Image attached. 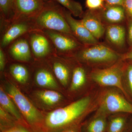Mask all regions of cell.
I'll return each mask as SVG.
<instances>
[{"mask_svg":"<svg viewBox=\"0 0 132 132\" xmlns=\"http://www.w3.org/2000/svg\"><path fill=\"white\" fill-rule=\"evenodd\" d=\"M91 101V98L87 96L45 114L41 132H58L80 125L89 109Z\"/></svg>","mask_w":132,"mask_h":132,"instance_id":"cell-1","label":"cell"},{"mask_svg":"<svg viewBox=\"0 0 132 132\" xmlns=\"http://www.w3.org/2000/svg\"><path fill=\"white\" fill-rule=\"evenodd\" d=\"M6 92L14 102L31 130L34 132H41L45 114L38 110L13 83H7Z\"/></svg>","mask_w":132,"mask_h":132,"instance_id":"cell-2","label":"cell"},{"mask_svg":"<svg viewBox=\"0 0 132 132\" xmlns=\"http://www.w3.org/2000/svg\"><path fill=\"white\" fill-rule=\"evenodd\" d=\"M132 114V105L118 92L109 91L102 96L96 115L106 116L111 113Z\"/></svg>","mask_w":132,"mask_h":132,"instance_id":"cell-3","label":"cell"},{"mask_svg":"<svg viewBox=\"0 0 132 132\" xmlns=\"http://www.w3.org/2000/svg\"><path fill=\"white\" fill-rule=\"evenodd\" d=\"M36 20L38 25L42 27L65 34H72L71 28L65 17L53 9H43L39 13Z\"/></svg>","mask_w":132,"mask_h":132,"instance_id":"cell-4","label":"cell"},{"mask_svg":"<svg viewBox=\"0 0 132 132\" xmlns=\"http://www.w3.org/2000/svg\"><path fill=\"white\" fill-rule=\"evenodd\" d=\"M79 59L91 63H108L117 60L119 55L112 50L104 45H97L81 51Z\"/></svg>","mask_w":132,"mask_h":132,"instance_id":"cell-5","label":"cell"},{"mask_svg":"<svg viewBox=\"0 0 132 132\" xmlns=\"http://www.w3.org/2000/svg\"><path fill=\"white\" fill-rule=\"evenodd\" d=\"M122 71L117 67L95 70L91 74V78L99 85L104 86L118 88L126 95V92L122 83Z\"/></svg>","mask_w":132,"mask_h":132,"instance_id":"cell-6","label":"cell"},{"mask_svg":"<svg viewBox=\"0 0 132 132\" xmlns=\"http://www.w3.org/2000/svg\"><path fill=\"white\" fill-rule=\"evenodd\" d=\"M33 98L38 107L45 110H55L60 107L64 101V97L57 90L43 89L36 90Z\"/></svg>","mask_w":132,"mask_h":132,"instance_id":"cell-7","label":"cell"},{"mask_svg":"<svg viewBox=\"0 0 132 132\" xmlns=\"http://www.w3.org/2000/svg\"><path fill=\"white\" fill-rule=\"evenodd\" d=\"M71 14V13H65V18L70 27L72 32L85 43L94 44L97 43L98 40L92 35L81 21L74 19Z\"/></svg>","mask_w":132,"mask_h":132,"instance_id":"cell-8","label":"cell"},{"mask_svg":"<svg viewBox=\"0 0 132 132\" xmlns=\"http://www.w3.org/2000/svg\"><path fill=\"white\" fill-rule=\"evenodd\" d=\"M44 8L43 0L14 1V12L24 15L39 14Z\"/></svg>","mask_w":132,"mask_h":132,"instance_id":"cell-9","label":"cell"},{"mask_svg":"<svg viewBox=\"0 0 132 132\" xmlns=\"http://www.w3.org/2000/svg\"><path fill=\"white\" fill-rule=\"evenodd\" d=\"M0 106L21 123L29 126L26 123L14 102L2 87L0 88Z\"/></svg>","mask_w":132,"mask_h":132,"instance_id":"cell-10","label":"cell"},{"mask_svg":"<svg viewBox=\"0 0 132 132\" xmlns=\"http://www.w3.org/2000/svg\"><path fill=\"white\" fill-rule=\"evenodd\" d=\"M36 83L39 86L46 89L58 90L59 85L54 77L49 71L45 69L38 70L35 76Z\"/></svg>","mask_w":132,"mask_h":132,"instance_id":"cell-11","label":"cell"},{"mask_svg":"<svg viewBox=\"0 0 132 132\" xmlns=\"http://www.w3.org/2000/svg\"><path fill=\"white\" fill-rule=\"evenodd\" d=\"M81 21L97 40L104 35L105 32L104 26L94 15L90 13L87 14Z\"/></svg>","mask_w":132,"mask_h":132,"instance_id":"cell-12","label":"cell"},{"mask_svg":"<svg viewBox=\"0 0 132 132\" xmlns=\"http://www.w3.org/2000/svg\"><path fill=\"white\" fill-rule=\"evenodd\" d=\"M47 34L55 46L61 51H70L78 46L77 43L73 40L59 33L48 31Z\"/></svg>","mask_w":132,"mask_h":132,"instance_id":"cell-13","label":"cell"},{"mask_svg":"<svg viewBox=\"0 0 132 132\" xmlns=\"http://www.w3.org/2000/svg\"><path fill=\"white\" fill-rule=\"evenodd\" d=\"M106 36L109 40L113 44L121 47L125 44L126 31L123 26L112 25L106 29Z\"/></svg>","mask_w":132,"mask_h":132,"instance_id":"cell-14","label":"cell"},{"mask_svg":"<svg viewBox=\"0 0 132 132\" xmlns=\"http://www.w3.org/2000/svg\"><path fill=\"white\" fill-rule=\"evenodd\" d=\"M10 52L13 57L18 60L28 61L31 58L30 48L26 40L21 39L16 42L11 47Z\"/></svg>","mask_w":132,"mask_h":132,"instance_id":"cell-15","label":"cell"},{"mask_svg":"<svg viewBox=\"0 0 132 132\" xmlns=\"http://www.w3.org/2000/svg\"><path fill=\"white\" fill-rule=\"evenodd\" d=\"M31 43L33 53L36 57H44L49 52V42L43 36L40 35H33L31 38Z\"/></svg>","mask_w":132,"mask_h":132,"instance_id":"cell-16","label":"cell"},{"mask_svg":"<svg viewBox=\"0 0 132 132\" xmlns=\"http://www.w3.org/2000/svg\"><path fill=\"white\" fill-rule=\"evenodd\" d=\"M28 30L26 24L21 23L12 26L5 33L2 40L1 45L3 47L8 45L16 38L25 34Z\"/></svg>","mask_w":132,"mask_h":132,"instance_id":"cell-17","label":"cell"},{"mask_svg":"<svg viewBox=\"0 0 132 132\" xmlns=\"http://www.w3.org/2000/svg\"><path fill=\"white\" fill-rule=\"evenodd\" d=\"M106 116L95 115L88 122L85 127V132H106L108 123Z\"/></svg>","mask_w":132,"mask_h":132,"instance_id":"cell-18","label":"cell"},{"mask_svg":"<svg viewBox=\"0 0 132 132\" xmlns=\"http://www.w3.org/2000/svg\"><path fill=\"white\" fill-rule=\"evenodd\" d=\"M104 16L108 21L111 23L120 22L125 17V10L122 6H106Z\"/></svg>","mask_w":132,"mask_h":132,"instance_id":"cell-19","label":"cell"},{"mask_svg":"<svg viewBox=\"0 0 132 132\" xmlns=\"http://www.w3.org/2000/svg\"><path fill=\"white\" fill-rule=\"evenodd\" d=\"M86 82V75L85 69L81 67L76 68L73 72L70 91L75 92L79 90L85 85Z\"/></svg>","mask_w":132,"mask_h":132,"instance_id":"cell-20","label":"cell"},{"mask_svg":"<svg viewBox=\"0 0 132 132\" xmlns=\"http://www.w3.org/2000/svg\"><path fill=\"white\" fill-rule=\"evenodd\" d=\"M54 72L57 79L62 86L65 87L68 85L69 79V71L64 64L56 62L53 65Z\"/></svg>","mask_w":132,"mask_h":132,"instance_id":"cell-21","label":"cell"},{"mask_svg":"<svg viewBox=\"0 0 132 132\" xmlns=\"http://www.w3.org/2000/svg\"><path fill=\"white\" fill-rule=\"evenodd\" d=\"M10 73L15 79L20 83L24 84L27 82L29 73L27 69L20 64H15L10 67Z\"/></svg>","mask_w":132,"mask_h":132,"instance_id":"cell-22","label":"cell"},{"mask_svg":"<svg viewBox=\"0 0 132 132\" xmlns=\"http://www.w3.org/2000/svg\"><path fill=\"white\" fill-rule=\"evenodd\" d=\"M19 123H20L15 118L0 106L1 131L13 127Z\"/></svg>","mask_w":132,"mask_h":132,"instance_id":"cell-23","label":"cell"},{"mask_svg":"<svg viewBox=\"0 0 132 132\" xmlns=\"http://www.w3.org/2000/svg\"><path fill=\"white\" fill-rule=\"evenodd\" d=\"M126 118L117 116L112 118L108 124L107 132H123L126 124Z\"/></svg>","mask_w":132,"mask_h":132,"instance_id":"cell-24","label":"cell"},{"mask_svg":"<svg viewBox=\"0 0 132 132\" xmlns=\"http://www.w3.org/2000/svg\"><path fill=\"white\" fill-rule=\"evenodd\" d=\"M60 3L67 9L74 16H79L82 13L81 5L73 0H57Z\"/></svg>","mask_w":132,"mask_h":132,"instance_id":"cell-25","label":"cell"},{"mask_svg":"<svg viewBox=\"0 0 132 132\" xmlns=\"http://www.w3.org/2000/svg\"><path fill=\"white\" fill-rule=\"evenodd\" d=\"M14 0H0L1 12L4 15L7 16L14 12Z\"/></svg>","mask_w":132,"mask_h":132,"instance_id":"cell-26","label":"cell"},{"mask_svg":"<svg viewBox=\"0 0 132 132\" xmlns=\"http://www.w3.org/2000/svg\"><path fill=\"white\" fill-rule=\"evenodd\" d=\"M1 132H34L27 125L19 123L13 127Z\"/></svg>","mask_w":132,"mask_h":132,"instance_id":"cell-27","label":"cell"},{"mask_svg":"<svg viewBox=\"0 0 132 132\" xmlns=\"http://www.w3.org/2000/svg\"><path fill=\"white\" fill-rule=\"evenodd\" d=\"M86 5L91 10L101 9L104 7V0H86Z\"/></svg>","mask_w":132,"mask_h":132,"instance_id":"cell-28","label":"cell"},{"mask_svg":"<svg viewBox=\"0 0 132 132\" xmlns=\"http://www.w3.org/2000/svg\"><path fill=\"white\" fill-rule=\"evenodd\" d=\"M123 7L132 19V0H125Z\"/></svg>","mask_w":132,"mask_h":132,"instance_id":"cell-29","label":"cell"},{"mask_svg":"<svg viewBox=\"0 0 132 132\" xmlns=\"http://www.w3.org/2000/svg\"><path fill=\"white\" fill-rule=\"evenodd\" d=\"M125 0H104L106 6H122Z\"/></svg>","mask_w":132,"mask_h":132,"instance_id":"cell-30","label":"cell"},{"mask_svg":"<svg viewBox=\"0 0 132 132\" xmlns=\"http://www.w3.org/2000/svg\"><path fill=\"white\" fill-rule=\"evenodd\" d=\"M127 76L129 87L132 93V65L128 67L127 70Z\"/></svg>","mask_w":132,"mask_h":132,"instance_id":"cell-31","label":"cell"},{"mask_svg":"<svg viewBox=\"0 0 132 132\" xmlns=\"http://www.w3.org/2000/svg\"><path fill=\"white\" fill-rule=\"evenodd\" d=\"M58 132H82L80 125H76Z\"/></svg>","mask_w":132,"mask_h":132,"instance_id":"cell-32","label":"cell"},{"mask_svg":"<svg viewBox=\"0 0 132 132\" xmlns=\"http://www.w3.org/2000/svg\"><path fill=\"white\" fill-rule=\"evenodd\" d=\"M6 65V58L5 54L1 48L0 49V70L3 71L5 68Z\"/></svg>","mask_w":132,"mask_h":132,"instance_id":"cell-33","label":"cell"},{"mask_svg":"<svg viewBox=\"0 0 132 132\" xmlns=\"http://www.w3.org/2000/svg\"><path fill=\"white\" fill-rule=\"evenodd\" d=\"M128 39L129 41L132 44V21L130 22L128 27Z\"/></svg>","mask_w":132,"mask_h":132,"instance_id":"cell-34","label":"cell"},{"mask_svg":"<svg viewBox=\"0 0 132 132\" xmlns=\"http://www.w3.org/2000/svg\"><path fill=\"white\" fill-rule=\"evenodd\" d=\"M125 58L126 59L132 60V50H131L129 53H128L126 55Z\"/></svg>","mask_w":132,"mask_h":132,"instance_id":"cell-35","label":"cell"},{"mask_svg":"<svg viewBox=\"0 0 132 132\" xmlns=\"http://www.w3.org/2000/svg\"></svg>","mask_w":132,"mask_h":132,"instance_id":"cell-36","label":"cell"}]
</instances>
